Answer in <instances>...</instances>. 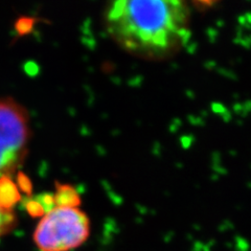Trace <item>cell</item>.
Wrapping results in <instances>:
<instances>
[{
	"mask_svg": "<svg viewBox=\"0 0 251 251\" xmlns=\"http://www.w3.org/2000/svg\"><path fill=\"white\" fill-rule=\"evenodd\" d=\"M190 21V9L179 0H119L104 12L113 40L145 58H163L181 49L191 36Z\"/></svg>",
	"mask_w": 251,
	"mask_h": 251,
	"instance_id": "6da1fadb",
	"label": "cell"
},
{
	"mask_svg": "<svg viewBox=\"0 0 251 251\" xmlns=\"http://www.w3.org/2000/svg\"><path fill=\"white\" fill-rule=\"evenodd\" d=\"M89 217L78 207L54 205L41 217L34 231L39 251H73L90 237Z\"/></svg>",
	"mask_w": 251,
	"mask_h": 251,
	"instance_id": "7a4b0ae2",
	"label": "cell"
},
{
	"mask_svg": "<svg viewBox=\"0 0 251 251\" xmlns=\"http://www.w3.org/2000/svg\"><path fill=\"white\" fill-rule=\"evenodd\" d=\"M29 135L25 110L13 100H0V179L25 159Z\"/></svg>",
	"mask_w": 251,
	"mask_h": 251,
	"instance_id": "3957f363",
	"label": "cell"
},
{
	"mask_svg": "<svg viewBox=\"0 0 251 251\" xmlns=\"http://www.w3.org/2000/svg\"><path fill=\"white\" fill-rule=\"evenodd\" d=\"M53 202L56 206L78 207L81 200L73 186L67 184H58L56 195L53 196Z\"/></svg>",
	"mask_w": 251,
	"mask_h": 251,
	"instance_id": "277c9868",
	"label": "cell"
},
{
	"mask_svg": "<svg viewBox=\"0 0 251 251\" xmlns=\"http://www.w3.org/2000/svg\"><path fill=\"white\" fill-rule=\"evenodd\" d=\"M15 225V215L13 209L3 206L0 203V240L9 232Z\"/></svg>",
	"mask_w": 251,
	"mask_h": 251,
	"instance_id": "5b68a950",
	"label": "cell"
}]
</instances>
